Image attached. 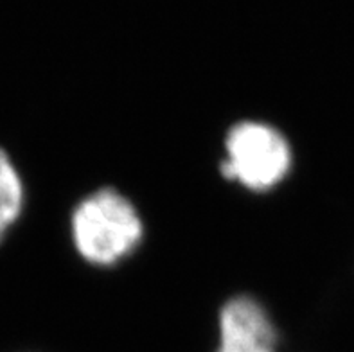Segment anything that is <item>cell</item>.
Returning a JSON list of instances; mask_svg holds the SVG:
<instances>
[{"mask_svg": "<svg viewBox=\"0 0 354 352\" xmlns=\"http://www.w3.org/2000/svg\"><path fill=\"white\" fill-rule=\"evenodd\" d=\"M71 236L83 261L94 266H115L139 248L144 223L124 194L103 187L85 196L72 210Z\"/></svg>", "mask_w": 354, "mask_h": 352, "instance_id": "1", "label": "cell"}, {"mask_svg": "<svg viewBox=\"0 0 354 352\" xmlns=\"http://www.w3.org/2000/svg\"><path fill=\"white\" fill-rule=\"evenodd\" d=\"M292 165V146L275 126L241 120L227 131L220 171L230 182L252 192H268L286 180Z\"/></svg>", "mask_w": 354, "mask_h": 352, "instance_id": "2", "label": "cell"}, {"mask_svg": "<svg viewBox=\"0 0 354 352\" xmlns=\"http://www.w3.org/2000/svg\"><path fill=\"white\" fill-rule=\"evenodd\" d=\"M277 327L259 300L238 295L223 304L214 352H277Z\"/></svg>", "mask_w": 354, "mask_h": 352, "instance_id": "3", "label": "cell"}, {"mask_svg": "<svg viewBox=\"0 0 354 352\" xmlns=\"http://www.w3.org/2000/svg\"><path fill=\"white\" fill-rule=\"evenodd\" d=\"M26 205V185L11 156L0 147V243L15 227Z\"/></svg>", "mask_w": 354, "mask_h": 352, "instance_id": "4", "label": "cell"}]
</instances>
